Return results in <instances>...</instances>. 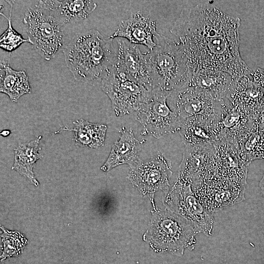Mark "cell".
Instances as JSON below:
<instances>
[{"mask_svg":"<svg viewBox=\"0 0 264 264\" xmlns=\"http://www.w3.org/2000/svg\"><path fill=\"white\" fill-rule=\"evenodd\" d=\"M251 76L253 82L264 89V69L257 68L252 71Z\"/></svg>","mask_w":264,"mask_h":264,"instance_id":"obj_25","label":"cell"},{"mask_svg":"<svg viewBox=\"0 0 264 264\" xmlns=\"http://www.w3.org/2000/svg\"><path fill=\"white\" fill-rule=\"evenodd\" d=\"M215 152L213 144L185 145L177 178L192 185L208 176Z\"/></svg>","mask_w":264,"mask_h":264,"instance_id":"obj_14","label":"cell"},{"mask_svg":"<svg viewBox=\"0 0 264 264\" xmlns=\"http://www.w3.org/2000/svg\"><path fill=\"white\" fill-rule=\"evenodd\" d=\"M168 97L164 95L153 94L135 112L136 120L143 127V134L158 139L179 131L180 121L167 104Z\"/></svg>","mask_w":264,"mask_h":264,"instance_id":"obj_10","label":"cell"},{"mask_svg":"<svg viewBox=\"0 0 264 264\" xmlns=\"http://www.w3.org/2000/svg\"><path fill=\"white\" fill-rule=\"evenodd\" d=\"M101 83L116 116L135 112L153 95L114 65Z\"/></svg>","mask_w":264,"mask_h":264,"instance_id":"obj_8","label":"cell"},{"mask_svg":"<svg viewBox=\"0 0 264 264\" xmlns=\"http://www.w3.org/2000/svg\"><path fill=\"white\" fill-rule=\"evenodd\" d=\"M172 168L171 160L158 154L149 159L140 160L130 167L128 178L133 187L150 199L154 208L156 207L155 193L158 191L165 193L170 188Z\"/></svg>","mask_w":264,"mask_h":264,"instance_id":"obj_9","label":"cell"},{"mask_svg":"<svg viewBox=\"0 0 264 264\" xmlns=\"http://www.w3.org/2000/svg\"><path fill=\"white\" fill-rule=\"evenodd\" d=\"M11 7L9 17H6L3 13L0 14L4 16L8 21V26L6 30L1 35L0 39V47L5 51L11 52L24 42H29L28 39H24L21 35L17 32L12 27L11 24V16L12 4Z\"/></svg>","mask_w":264,"mask_h":264,"instance_id":"obj_24","label":"cell"},{"mask_svg":"<svg viewBox=\"0 0 264 264\" xmlns=\"http://www.w3.org/2000/svg\"><path fill=\"white\" fill-rule=\"evenodd\" d=\"M155 22L137 12L122 21L114 33L109 37L126 39L131 43L145 45L152 50L155 46L154 38L158 32Z\"/></svg>","mask_w":264,"mask_h":264,"instance_id":"obj_15","label":"cell"},{"mask_svg":"<svg viewBox=\"0 0 264 264\" xmlns=\"http://www.w3.org/2000/svg\"><path fill=\"white\" fill-rule=\"evenodd\" d=\"M155 46L146 52L153 79L152 93L169 96L189 83L192 73L183 47L176 38L157 32Z\"/></svg>","mask_w":264,"mask_h":264,"instance_id":"obj_3","label":"cell"},{"mask_svg":"<svg viewBox=\"0 0 264 264\" xmlns=\"http://www.w3.org/2000/svg\"><path fill=\"white\" fill-rule=\"evenodd\" d=\"M41 138L42 136L40 135L32 141L20 143L14 149V161L12 167V170L26 178L35 186H38L39 183L33 169L37 161L43 156L40 152L41 148L39 146Z\"/></svg>","mask_w":264,"mask_h":264,"instance_id":"obj_20","label":"cell"},{"mask_svg":"<svg viewBox=\"0 0 264 264\" xmlns=\"http://www.w3.org/2000/svg\"><path fill=\"white\" fill-rule=\"evenodd\" d=\"M162 200L165 208L189 221L198 233L212 235L213 214L201 203L191 183L177 177L172 187L164 193Z\"/></svg>","mask_w":264,"mask_h":264,"instance_id":"obj_7","label":"cell"},{"mask_svg":"<svg viewBox=\"0 0 264 264\" xmlns=\"http://www.w3.org/2000/svg\"><path fill=\"white\" fill-rule=\"evenodd\" d=\"M240 23L238 17L209 4L182 10L172 32L182 44L192 73L209 69L228 73L236 82L250 78L252 70L239 51Z\"/></svg>","mask_w":264,"mask_h":264,"instance_id":"obj_1","label":"cell"},{"mask_svg":"<svg viewBox=\"0 0 264 264\" xmlns=\"http://www.w3.org/2000/svg\"><path fill=\"white\" fill-rule=\"evenodd\" d=\"M23 22L26 26L29 43L44 59L49 61L62 50L64 25L50 12L35 5L27 9Z\"/></svg>","mask_w":264,"mask_h":264,"instance_id":"obj_5","label":"cell"},{"mask_svg":"<svg viewBox=\"0 0 264 264\" xmlns=\"http://www.w3.org/2000/svg\"><path fill=\"white\" fill-rule=\"evenodd\" d=\"M245 185L209 176L192 185V187L202 205L213 214L242 201Z\"/></svg>","mask_w":264,"mask_h":264,"instance_id":"obj_11","label":"cell"},{"mask_svg":"<svg viewBox=\"0 0 264 264\" xmlns=\"http://www.w3.org/2000/svg\"><path fill=\"white\" fill-rule=\"evenodd\" d=\"M236 80L229 73L204 69L192 73L187 86L207 91L222 99H228L236 86Z\"/></svg>","mask_w":264,"mask_h":264,"instance_id":"obj_19","label":"cell"},{"mask_svg":"<svg viewBox=\"0 0 264 264\" xmlns=\"http://www.w3.org/2000/svg\"><path fill=\"white\" fill-rule=\"evenodd\" d=\"M113 40L93 29L76 34L64 45L65 63L75 80L101 82L115 62Z\"/></svg>","mask_w":264,"mask_h":264,"instance_id":"obj_2","label":"cell"},{"mask_svg":"<svg viewBox=\"0 0 264 264\" xmlns=\"http://www.w3.org/2000/svg\"><path fill=\"white\" fill-rule=\"evenodd\" d=\"M120 132L119 139L112 145L107 160L101 168L103 171H110L122 164L132 167L141 160L139 153L144 140L139 141L131 130L122 128Z\"/></svg>","mask_w":264,"mask_h":264,"instance_id":"obj_17","label":"cell"},{"mask_svg":"<svg viewBox=\"0 0 264 264\" xmlns=\"http://www.w3.org/2000/svg\"><path fill=\"white\" fill-rule=\"evenodd\" d=\"M238 145L240 157L247 165L256 159L264 161V127L252 132Z\"/></svg>","mask_w":264,"mask_h":264,"instance_id":"obj_23","label":"cell"},{"mask_svg":"<svg viewBox=\"0 0 264 264\" xmlns=\"http://www.w3.org/2000/svg\"><path fill=\"white\" fill-rule=\"evenodd\" d=\"M10 133V131L8 130H4L2 131L0 133V134L2 135L3 136H6L9 135Z\"/></svg>","mask_w":264,"mask_h":264,"instance_id":"obj_28","label":"cell"},{"mask_svg":"<svg viewBox=\"0 0 264 264\" xmlns=\"http://www.w3.org/2000/svg\"><path fill=\"white\" fill-rule=\"evenodd\" d=\"M71 129L64 127L56 133L63 131L74 132V140L77 145L90 149H96L104 145L107 127L100 123H93L84 119L73 123Z\"/></svg>","mask_w":264,"mask_h":264,"instance_id":"obj_22","label":"cell"},{"mask_svg":"<svg viewBox=\"0 0 264 264\" xmlns=\"http://www.w3.org/2000/svg\"><path fill=\"white\" fill-rule=\"evenodd\" d=\"M214 146V160L208 176L246 185L248 166L241 159L238 144L220 139Z\"/></svg>","mask_w":264,"mask_h":264,"instance_id":"obj_13","label":"cell"},{"mask_svg":"<svg viewBox=\"0 0 264 264\" xmlns=\"http://www.w3.org/2000/svg\"><path fill=\"white\" fill-rule=\"evenodd\" d=\"M37 7L50 12L63 25L87 18L97 7L92 0H39Z\"/></svg>","mask_w":264,"mask_h":264,"instance_id":"obj_18","label":"cell"},{"mask_svg":"<svg viewBox=\"0 0 264 264\" xmlns=\"http://www.w3.org/2000/svg\"><path fill=\"white\" fill-rule=\"evenodd\" d=\"M152 214L143 240L154 252L180 257L186 249L194 248L198 233L189 221L166 208H154Z\"/></svg>","mask_w":264,"mask_h":264,"instance_id":"obj_4","label":"cell"},{"mask_svg":"<svg viewBox=\"0 0 264 264\" xmlns=\"http://www.w3.org/2000/svg\"><path fill=\"white\" fill-rule=\"evenodd\" d=\"M0 91L17 102L22 96L30 93L29 77L25 70H16L3 60L0 65Z\"/></svg>","mask_w":264,"mask_h":264,"instance_id":"obj_21","label":"cell"},{"mask_svg":"<svg viewBox=\"0 0 264 264\" xmlns=\"http://www.w3.org/2000/svg\"><path fill=\"white\" fill-rule=\"evenodd\" d=\"M116 43L114 65L152 92V73L146 52H142L138 45L124 38H117Z\"/></svg>","mask_w":264,"mask_h":264,"instance_id":"obj_12","label":"cell"},{"mask_svg":"<svg viewBox=\"0 0 264 264\" xmlns=\"http://www.w3.org/2000/svg\"><path fill=\"white\" fill-rule=\"evenodd\" d=\"M169 106L180 122L193 117H203L221 121L230 105L228 99L194 87L186 86L168 96Z\"/></svg>","mask_w":264,"mask_h":264,"instance_id":"obj_6","label":"cell"},{"mask_svg":"<svg viewBox=\"0 0 264 264\" xmlns=\"http://www.w3.org/2000/svg\"><path fill=\"white\" fill-rule=\"evenodd\" d=\"M260 187L262 191V193L263 194V197L264 198V172L263 174V177L261 180V181L260 182Z\"/></svg>","mask_w":264,"mask_h":264,"instance_id":"obj_27","label":"cell"},{"mask_svg":"<svg viewBox=\"0 0 264 264\" xmlns=\"http://www.w3.org/2000/svg\"><path fill=\"white\" fill-rule=\"evenodd\" d=\"M179 132L185 145L214 144L220 136V121L203 117L189 118L181 122Z\"/></svg>","mask_w":264,"mask_h":264,"instance_id":"obj_16","label":"cell"},{"mask_svg":"<svg viewBox=\"0 0 264 264\" xmlns=\"http://www.w3.org/2000/svg\"><path fill=\"white\" fill-rule=\"evenodd\" d=\"M255 119L259 127H264V99L258 110Z\"/></svg>","mask_w":264,"mask_h":264,"instance_id":"obj_26","label":"cell"}]
</instances>
